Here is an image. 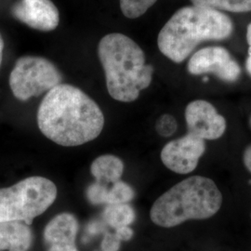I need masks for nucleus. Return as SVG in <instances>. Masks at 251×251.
Instances as JSON below:
<instances>
[{"label":"nucleus","instance_id":"a211bd4d","mask_svg":"<svg viewBox=\"0 0 251 251\" xmlns=\"http://www.w3.org/2000/svg\"><path fill=\"white\" fill-rule=\"evenodd\" d=\"M109 188L110 187H106L95 181L87 189L86 196L92 205H105Z\"/></svg>","mask_w":251,"mask_h":251},{"label":"nucleus","instance_id":"ddd939ff","mask_svg":"<svg viewBox=\"0 0 251 251\" xmlns=\"http://www.w3.org/2000/svg\"><path fill=\"white\" fill-rule=\"evenodd\" d=\"M124 169V163L119 157L112 154H103L92 162L90 172L96 182L111 187L115 182L120 180Z\"/></svg>","mask_w":251,"mask_h":251},{"label":"nucleus","instance_id":"dca6fc26","mask_svg":"<svg viewBox=\"0 0 251 251\" xmlns=\"http://www.w3.org/2000/svg\"><path fill=\"white\" fill-rule=\"evenodd\" d=\"M134 197V190L132 187L125 181L118 180L108 190L105 205L128 204Z\"/></svg>","mask_w":251,"mask_h":251},{"label":"nucleus","instance_id":"9b49d317","mask_svg":"<svg viewBox=\"0 0 251 251\" xmlns=\"http://www.w3.org/2000/svg\"><path fill=\"white\" fill-rule=\"evenodd\" d=\"M78 222L75 216L63 212L55 216L46 225L44 242L47 251H78L75 238Z\"/></svg>","mask_w":251,"mask_h":251},{"label":"nucleus","instance_id":"0eeeda50","mask_svg":"<svg viewBox=\"0 0 251 251\" xmlns=\"http://www.w3.org/2000/svg\"><path fill=\"white\" fill-rule=\"evenodd\" d=\"M205 151V141L188 133L166 144L160 156L169 170L179 174H187L196 170Z\"/></svg>","mask_w":251,"mask_h":251},{"label":"nucleus","instance_id":"f257e3e1","mask_svg":"<svg viewBox=\"0 0 251 251\" xmlns=\"http://www.w3.org/2000/svg\"><path fill=\"white\" fill-rule=\"evenodd\" d=\"M40 131L55 144L75 147L95 140L104 126L99 105L80 89L60 84L47 92L37 111Z\"/></svg>","mask_w":251,"mask_h":251},{"label":"nucleus","instance_id":"aec40b11","mask_svg":"<svg viewBox=\"0 0 251 251\" xmlns=\"http://www.w3.org/2000/svg\"><path fill=\"white\" fill-rule=\"evenodd\" d=\"M121 240L117 237L116 233H105L101 242V251H118L120 248Z\"/></svg>","mask_w":251,"mask_h":251},{"label":"nucleus","instance_id":"423d86ee","mask_svg":"<svg viewBox=\"0 0 251 251\" xmlns=\"http://www.w3.org/2000/svg\"><path fill=\"white\" fill-rule=\"evenodd\" d=\"M63 75L57 66L40 56L26 55L16 61L9 75V87L14 97L26 101L62 84Z\"/></svg>","mask_w":251,"mask_h":251},{"label":"nucleus","instance_id":"39448f33","mask_svg":"<svg viewBox=\"0 0 251 251\" xmlns=\"http://www.w3.org/2000/svg\"><path fill=\"white\" fill-rule=\"evenodd\" d=\"M57 198L53 181L34 176L12 186L0 188V223L23 222L30 225Z\"/></svg>","mask_w":251,"mask_h":251},{"label":"nucleus","instance_id":"1a4fd4ad","mask_svg":"<svg viewBox=\"0 0 251 251\" xmlns=\"http://www.w3.org/2000/svg\"><path fill=\"white\" fill-rule=\"evenodd\" d=\"M188 133L205 140H217L226 129L225 117L218 114L215 107L206 100L190 102L185 109Z\"/></svg>","mask_w":251,"mask_h":251},{"label":"nucleus","instance_id":"412c9836","mask_svg":"<svg viewBox=\"0 0 251 251\" xmlns=\"http://www.w3.org/2000/svg\"><path fill=\"white\" fill-rule=\"evenodd\" d=\"M115 233L117 234V237L121 240V241H128L132 238L133 236V230L130 228V226L127 227H123L120 229L116 230Z\"/></svg>","mask_w":251,"mask_h":251},{"label":"nucleus","instance_id":"f3484780","mask_svg":"<svg viewBox=\"0 0 251 251\" xmlns=\"http://www.w3.org/2000/svg\"><path fill=\"white\" fill-rule=\"evenodd\" d=\"M157 0H120V9L128 19L141 17Z\"/></svg>","mask_w":251,"mask_h":251},{"label":"nucleus","instance_id":"20e7f679","mask_svg":"<svg viewBox=\"0 0 251 251\" xmlns=\"http://www.w3.org/2000/svg\"><path fill=\"white\" fill-rule=\"evenodd\" d=\"M222 203V193L212 179L193 176L157 198L150 217L154 225L171 228L189 220L208 219L219 211Z\"/></svg>","mask_w":251,"mask_h":251},{"label":"nucleus","instance_id":"6e6552de","mask_svg":"<svg viewBox=\"0 0 251 251\" xmlns=\"http://www.w3.org/2000/svg\"><path fill=\"white\" fill-rule=\"evenodd\" d=\"M192 75L212 73L223 80L233 82L240 75V67L222 47H209L194 54L188 63Z\"/></svg>","mask_w":251,"mask_h":251},{"label":"nucleus","instance_id":"6ab92c4d","mask_svg":"<svg viewBox=\"0 0 251 251\" xmlns=\"http://www.w3.org/2000/svg\"><path fill=\"white\" fill-rule=\"evenodd\" d=\"M177 121L171 115H163L155 123V130L163 137H170L177 130Z\"/></svg>","mask_w":251,"mask_h":251},{"label":"nucleus","instance_id":"9d476101","mask_svg":"<svg viewBox=\"0 0 251 251\" xmlns=\"http://www.w3.org/2000/svg\"><path fill=\"white\" fill-rule=\"evenodd\" d=\"M11 15L27 26L50 32L60 23V13L51 0H19L11 7Z\"/></svg>","mask_w":251,"mask_h":251},{"label":"nucleus","instance_id":"393cba45","mask_svg":"<svg viewBox=\"0 0 251 251\" xmlns=\"http://www.w3.org/2000/svg\"><path fill=\"white\" fill-rule=\"evenodd\" d=\"M249 55H250L249 59L247 60V70L251 75V54H249Z\"/></svg>","mask_w":251,"mask_h":251},{"label":"nucleus","instance_id":"4be33fe9","mask_svg":"<svg viewBox=\"0 0 251 251\" xmlns=\"http://www.w3.org/2000/svg\"><path fill=\"white\" fill-rule=\"evenodd\" d=\"M244 164L246 166V168L248 169V171H250L251 173V145L249 146L246 151L244 152Z\"/></svg>","mask_w":251,"mask_h":251},{"label":"nucleus","instance_id":"b1692460","mask_svg":"<svg viewBox=\"0 0 251 251\" xmlns=\"http://www.w3.org/2000/svg\"><path fill=\"white\" fill-rule=\"evenodd\" d=\"M3 50H4V41H3V38H2L1 33H0V66L2 63V59H3Z\"/></svg>","mask_w":251,"mask_h":251},{"label":"nucleus","instance_id":"4468645a","mask_svg":"<svg viewBox=\"0 0 251 251\" xmlns=\"http://www.w3.org/2000/svg\"><path fill=\"white\" fill-rule=\"evenodd\" d=\"M102 218L110 227L117 230L132 225L136 214L130 205L117 204L106 206L102 212Z\"/></svg>","mask_w":251,"mask_h":251},{"label":"nucleus","instance_id":"7ed1b4c3","mask_svg":"<svg viewBox=\"0 0 251 251\" xmlns=\"http://www.w3.org/2000/svg\"><path fill=\"white\" fill-rule=\"evenodd\" d=\"M233 32V24L221 11L198 6L177 10L163 26L158 49L174 63L183 62L205 40H222Z\"/></svg>","mask_w":251,"mask_h":251},{"label":"nucleus","instance_id":"f03ea898","mask_svg":"<svg viewBox=\"0 0 251 251\" xmlns=\"http://www.w3.org/2000/svg\"><path fill=\"white\" fill-rule=\"evenodd\" d=\"M98 56L113 99L134 101L140 92L150 86L153 67L146 64L144 50L128 36L119 33L103 36L98 46Z\"/></svg>","mask_w":251,"mask_h":251},{"label":"nucleus","instance_id":"5701e85b","mask_svg":"<svg viewBox=\"0 0 251 251\" xmlns=\"http://www.w3.org/2000/svg\"><path fill=\"white\" fill-rule=\"evenodd\" d=\"M247 40H248V43L250 46V49H249V54H251V24H250V25L248 26V31H247Z\"/></svg>","mask_w":251,"mask_h":251},{"label":"nucleus","instance_id":"2eb2a0df","mask_svg":"<svg viewBox=\"0 0 251 251\" xmlns=\"http://www.w3.org/2000/svg\"><path fill=\"white\" fill-rule=\"evenodd\" d=\"M194 6L214 10L248 12L251 10V0H191Z\"/></svg>","mask_w":251,"mask_h":251},{"label":"nucleus","instance_id":"f8f14e48","mask_svg":"<svg viewBox=\"0 0 251 251\" xmlns=\"http://www.w3.org/2000/svg\"><path fill=\"white\" fill-rule=\"evenodd\" d=\"M32 244L30 225L23 222L0 223V251H28Z\"/></svg>","mask_w":251,"mask_h":251}]
</instances>
